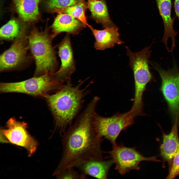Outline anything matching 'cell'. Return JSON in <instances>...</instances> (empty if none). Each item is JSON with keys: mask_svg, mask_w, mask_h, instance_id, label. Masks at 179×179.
Segmentation results:
<instances>
[{"mask_svg": "<svg viewBox=\"0 0 179 179\" xmlns=\"http://www.w3.org/2000/svg\"><path fill=\"white\" fill-rule=\"evenodd\" d=\"M40 0H14L20 17L25 22L34 21L39 16L38 4Z\"/></svg>", "mask_w": 179, "mask_h": 179, "instance_id": "ac0fdd59", "label": "cell"}, {"mask_svg": "<svg viewBox=\"0 0 179 179\" xmlns=\"http://www.w3.org/2000/svg\"><path fill=\"white\" fill-rule=\"evenodd\" d=\"M98 101L93 98L81 117L62 136V155L53 175L89 161L103 160L101 144L103 139L93 124Z\"/></svg>", "mask_w": 179, "mask_h": 179, "instance_id": "6da1fadb", "label": "cell"}, {"mask_svg": "<svg viewBox=\"0 0 179 179\" xmlns=\"http://www.w3.org/2000/svg\"><path fill=\"white\" fill-rule=\"evenodd\" d=\"M6 125L7 129H1L0 133L8 142L25 148L30 155L36 151L37 142L28 133L26 123L11 118L7 121Z\"/></svg>", "mask_w": 179, "mask_h": 179, "instance_id": "30bf717a", "label": "cell"}, {"mask_svg": "<svg viewBox=\"0 0 179 179\" xmlns=\"http://www.w3.org/2000/svg\"><path fill=\"white\" fill-rule=\"evenodd\" d=\"M28 47V36L22 30L10 47L0 55V71L15 69L26 62Z\"/></svg>", "mask_w": 179, "mask_h": 179, "instance_id": "9c48e42d", "label": "cell"}, {"mask_svg": "<svg viewBox=\"0 0 179 179\" xmlns=\"http://www.w3.org/2000/svg\"><path fill=\"white\" fill-rule=\"evenodd\" d=\"M162 80L161 91L166 101L169 110L175 119L179 118V71L176 64L167 70L159 66H154Z\"/></svg>", "mask_w": 179, "mask_h": 179, "instance_id": "ba28073f", "label": "cell"}, {"mask_svg": "<svg viewBox=\"0 0 179 179\" xmlns=\"http://www.w3.org/2000/svg\"><path fill=\"white\" fill-rule=\"evenodd\" d=\"M57 46L61 63L59 69L53 75L56 79L61 83L70 80V76L75 69L71 40L68 34Z\"/></svg>", "mask_w": 179, "mask_h": 179, "instance_id": "8fae6325", "label": "cell"}, {"mask_svg": "<svg viewBox=\"0 0 179 179\" xmlns=\"http://www.w3.org/2000/svg\"><path fill=\"white\" fill-rule=\"evenodd\" d=\"M134 118L130 111L123 113L117 112L109 117H102L95 113L93 124L97 132L109 140L113 148L118 145L116 140L121 132L134 123Z\"/></svg>", "mask_w": 179, "mask_h": 179, "instance_id": "8992f818", "label": "cell"}, {"mask_svg": "<svg viewBox=\"0 0 179 179\" xmlns=\"http://www.w3.org/2000/svg\"><path fill=\"white\" fill-rule=\"evenodd\" d=\"M88 8L87 4L84 1L76 4L59 9L56 12L68 14L77 19L85 26L89 27L85 15V11Z\"/></svg>", "mask_w": 179, "mask_h": 179, "instance_id": "d6986e66", "label": "cell"}, {"mask_svg": "<svg viewBox=\"0 0 179 179\" xmlns=\"http://www.w3.org/2000/svg\"><path fill=\"white\" fill-rule=\"evenodd\" d=\"M59 91L44 96L53 116L55 130L61 136L77 113L84 96L80 84L74 86L69 80Z\"/></svg>", "mask_w": 179, "mask_h": 179, "instance_id": "7a4b0ae2", "label": "cell"}, {"mask_svg": "<svg viewBox=\"0 0 179 179\" xmlns=\"http://www.w3.org/2000/svg\"><path fill=\"white\" fill-rule=\"evenodd\" d=\"M167 179H174L179 175V149L175 156Z\"/></svg>", "mask_w": 179, "mask_h": 179, "instance_id": "603a6c76", "label": "cell"}, {"mask_svg": "<svg viewBox=\"0 0 179 179\" xmlns=\"http://www.w3.org/2000/svg\"><path fill=\"white\" fill-rule=\"evenodd\" d=\"M136 147H130L125 146L121 142L119 145L113 148L112 150L106 152L109 155L105 159L111 158L115 165V169L121 175L129 173L132 170L140 169L139 164L143 161L161 162L157 156L150 157L144 156Z\"/></svg>", "mask_w": 179, "mask_h": 179, "instance_id": "52a82bcc", "label": "cell"}, {"mask_svg": "<svg viewBox=\"0 0 179 179\" xmlns=\"http://www.w3.org/2000/svg\"><path fill=\"white\" fill-rule=\"evenodd\" d=\"M61 83L53 75L47 74L20 82L1 83L0 90L2 93L17 92L44 97L60 88Z\"/></svg>", "mask_w": 179, "mask_h": 179, "instance_id": "5b68a950", "label": "cell"}, {"mask_svg": "<svg viewBox=\"0 0 179 179\" xmlns=\"http://www.w3.org/2000/svg\"><path fill=\"white\" fill-rule=\"evenodd\" d=\"M163 21L164 33L161 41L169 52L175 46V36L177 32L174 28V19L171 16L172 0H155Z\"/></svg>", "mask_w": 179, "mask_h": 179, "instance_id": "7c38bea8", "label": "cell"}, {"mask_svg": "<svg viewBox=\"0 0 179 179\" xmlns=\"http://www.w3.org/2000/svg\"><path fill=\"white\" fill-rule=\"evenodd\" d=\"M111 159L104 161L96 160L87 162L78 167L81 173L98 179H107L109 171L114 164Z\"/></svg>", "mask_w": 179, "mask_h": 179, "instance_id": "2e32d148", "label": "cell"}, {"mask_svg": "<svg viewBox=\"0 0 179 179\" xmlns=\"http://www.w3.org/2000/svg\"><path fill=\"white\" fill-rule=\"evenodd\" d=\"M55 176L57 179H83L86 177V175L81 173L80 174L73 168L67 169Z\"/></svg>", "mask_w": 179, "mask_h": 179, "instance_id": "7402d4cb", "label": "cell"}, {"mask_svg": "<svg viewBox=\"0 0 179 179\" xmlns=\"http://www.w3.org/2000/svg\"><path fill=\"white\" fill-rule=\"evenodd\" d=\"M174 7L176 14L179 19V0H174Z\"/></svg>", "mask_w": 179, "mask_h": 179, "instance_id": "cb8c5ba5", "label": "cell"}, {"mask_svg": "<svg viewBox=\"0 0 179 179\" xmlns=\"http://www.w3.org/2000/svg\"><path fill=\"white\" fill-rule=\"evenodd\" d=\"M29 47L35 59L34 76L54 75L57 65L55 52L52 45L53 39L46 31L33 29L28 36Z\"/></svg>", "mask_w": 179, "mask_h": 179, "instance_id": "3957f363", "label": "cell"}, {"mask_svg": "<svg viewBox=\"0 0 179 179\" xmlns=\"http://www.w3.org/2000/svg\"><path fill=\"white\" fill-rule=\"evenodd\" d=\"M85 1V0H47L46 7L51 12H56L58 10Z\"/></svg>", "mask_w": 179, "mask_h": 179, "instance_id": "44dd1931", "label": "cell"}, {"mask_svg": "<svg viewBox=\"0 0 179 179\" xmlns=\"http://www.w3.org/2000/svg\"><path fill=\"white\" fill-rule=\"evenodd\" d=\"M58 13L51 26V35L53 39L62 32L73 35L78 34L83 28L86 27L79 20L68 14Z\"/></svg>", "mask_w": 179, "mask_h": 179, "instance_id": "5bb4252c", "label": "cell"}, {"mask_svg": "<svg viewBox=\"0 0 179 179\" xmlns=\"http://www.w3.org/2000/svg\"><path fill=\"white\" fill-rule=\"evenodd\" d=\"M20 26L16 20L12 19L0 29V38L3 40H11L16 38L21 31Z\"/></svg>", "mask_w": 179, "mask_h": 179, "instance_id": "ffe728a7", "label": "cell"}, {"mask_svg": "<svg viewBox=\"0 0 179 179\" xmlns=\"http://www.w3.org/2000/svg\"><path fill=\"white\" fill-rule=\"evenodd\" d=\"M89 27L95 38L94 47L96 50H104L124 43L120 38L118 28L115 25L102 30L95 29L91 25Z\"/></svg>", "mask_w": 179, "mask_h": 179, "instance_id": "4fadbf2b", "label": "cell"}, {"mask_svg": "<svg viewBox=\"0 0 179 179\" xmlns=\"http://www.w3.org/2000/svg\"><path fill=\"white\" fill-rule=\"evenodd\" d=\"M151 46L135 52L132 51L128 46L125 47L129 58V65L134 75L135 93L132 107L136 110L143 109L142 95L146 90V85L148 83L154 80L149 65Z\"/></svg>", "mask_w": 179, "mask_h": 179, "instance_id": "277c9868", "label": "cell"}, {"mask_svg": "<svg viewBox=\"0 0 179 179\" xmlns=\"http://www.w3.org/2000/svg\"><path fill=\"white\" fill-rule=\"evenodd\" d=\"M179 119L178 117L175 119L169 134H163V142L160 147L161 156L164 161L167 162L170 166L171 165L174 158L179 149L178 133Z\"/></svg>", "mask_w": 179, "mask_h": 179, "instance_id": "9a60e30c", "label": "cell"}, {"mask_svg": "<svg viewBox=\"0 0 179 179\" xmlns=\"http://www.w3.org/2000/svg\"><path fill=\"white\" fill-rule=\"evenodd\" d=\"M87 5L92 18L104 28L115 25L110 18L104 0H88Z\"/></svg>", "mask_w": 179, "mask_h": 179, "instance_id": "e0dca14e", "label": "cell"}]
</instances>
